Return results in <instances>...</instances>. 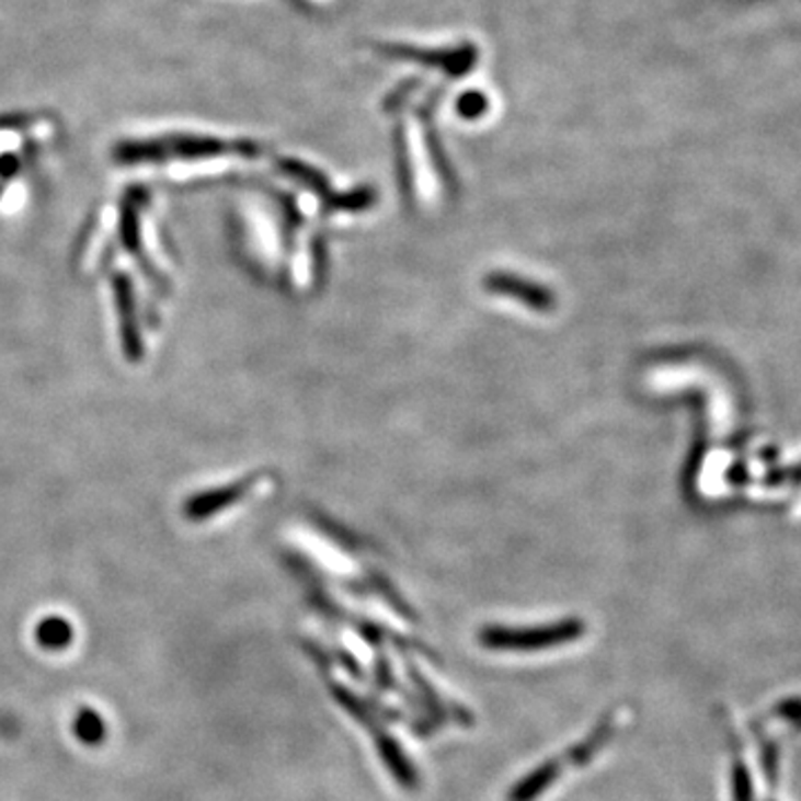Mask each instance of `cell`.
<instances>
[{"label":"cell","mask_w":801,"mask_h":801,"mask_svg":"<svg viewBox=\"0 0 801 801\" xmlns=\"http://www.w3.org/2000/svg\"><path fill=\"white\" fill-rule=\"evenodd\" d=\"M613 733H615V723H613V719L608 717V719H604L597 728H595V731H593V735L586 740V742H581V744H576L574 746V751H572V762L576 764V766H584V764H588L606 744H608V740L613 737Z\"/></svg>","instance_id":"cell-5"},{"label":"cell","mask_w":801,"mask_h":801,"mask_svg":"<svg viewBox=\"0 0 801 801\" xmlns=\"http://www.w3.org/2000/svg\"><path fill=\"white\" fill-rule=\"evenodd\" d=\"M563 766L557 759H548L530 770L513 790L507 792V801H537L554 781L559 779Z\"/></svg>","instance_id":"cell-4"},{"label":"cell","mask_w":801,"mask_h":801,"mask_svg":"<svg viewBox=\"0 0 801 801\" xmlns=\"http://www.w3.org/2000/svg\"><path fill=\"white\" fill-rule=\"evenodd\" d=\"M373 735H377V746H379V755L386 764V768L390 770V775H394V779L405 788V790H414L419 788V775L414 770V766L408 762L405 753L401 751V744L388 735L379 723L373 725Z\"/></svg>","instance_id":"cell-3"},{"label":"cell","mask_w":801,"mask_h":801,"mask_svg":"<svg viewBox=\"0 0 801 801\" xmlns=\"http://www.w3.org/2000/svg\"><path fill=\"white\" fill-rule=\"evenodd\" d=\"M254 148L248 142H230L209 136H192V134H172L148 140H125L114 148L116 163L123 165H140V163H168L172 159L194 161V159H214L226 155H252Z\"/></svg>","instance_id":"cell-1"},{"label":"cell","mask_w":801,"mask_h":801,"mask_svg":"<svg viewBox=\"0 0 801 801\" xmlns=\"http://www.w3.org/2000/svg\"><path fill=\"white\" fill-rule=\"evenodd\" d=\"M586 632L584 623L576 619H565L552 626L539 628H485L479 634V641L488 650L501 652H533L572 643Z\"/></svg>","instance_id":"cell-2"}]
</instances>
